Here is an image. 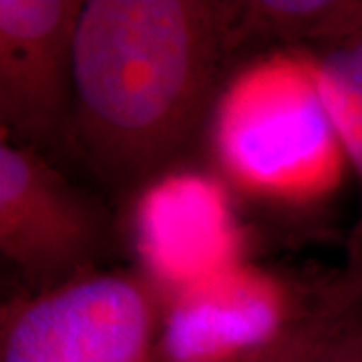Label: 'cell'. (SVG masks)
Instances as JSON below:
<instances>
[{
  "instance_id": "6da1fadb",
  "label": "cell",
  "mask_w": 362,
  "mask_h": 362,
  "mask_svg": "<svg viewBox=\"0 0 362 362\" xmlns=\"http://www.w3.org/2000/svg\"><path fill=\"white\" fill-rule=\"evenodd\" d=\"M238 0H85L69 151L121 204L183 163L233 65Z\"/></svg>"
},
{
  "instance_id": "7a4b0ae2",
  "label": "cell",
  "mask_w": 362,
  "mask_h": 362,
  "mask_svg": "<svg viewBox=\"0 0 362 362\" xmlns=\"http://www.w3.org/2000/svg\"><path fill=\"white\" fill-rule=\"evenodd\" d=\"M204 135L211 169L252 204L310 209L330 202L346 177V153L312 51L242 61L223 81Z\"/></svg>"
},
{
  "instance_id": "3957f363",
  "label": "cell",
  "mask_w": 362,
  "mask_h": 362,
  "mask_svg": "<svg viewBox=\"0 0 362 362\" xmlns=\"http://www.w3.org/2000/svg\"><path fill=\"white\" fill-rule=\"evenodd\" d=\"M326 322L320 284L246 262L169 300L156 362H304Z\"/></svg>"
},
{
  "instance_id": "277c9868",
  "label": "cell",
  "mask_w": 362,
  "mask_h": 362,
  "mask_svg": "<svg viewBox=\"0 0 362 362\" xmlns=\"http://www.w3.org/2000/svg\"><path fill=\"white\" fill-rule=\"evenodd\" d=\"M165 304L135 268L14 298L0 314V362H156Z\"/></svg>"
},
{
  "instance_id": "5b68a950",
  "label": "cell",
  "mask_w": 362,
  "mask_h": 362,
  "mask_svg": "<svg viewBox=\"0 0 362 362\" xmlns=\"http://www.w3.org/2000/svg\"><path fill=\"white\" fill-rule=\"evenodd\" d=\"M119 226L51 157L0 139V254L39 294L99 272Z\"/></svg>"
},
{
  "instance_id": "8992f818",
  "label": "cell",
  "mask_w": 362,
  "mask_h": 362,
  "mask_svg": "<svg viewBox=\"0 0 362 362\" xmlns=\"http://www.w3.org/2000/svg\"><path fill=\"white\" fill-rule=\"evenodd\" d=\"M235 199L214 169L177 163L147 181L123 204L133 268L169 302L250 262Z\"/></svg>"
},
{
  "instance_id": "52a82bcc",
  "label": "cell",
  "mask_w": 362,
  "mask_h": 362,
  "mask_svg": "<svg viewBox=\"0 0 362 362\" xmlns=\"http://www.w3.org/2000/svg\"><path fill=\"white\" fill-rule=\"evenodd\" d=\"M85 0H0V139L54 161L71 145Z\"/></svg>"
},
{
  "instance_id": "ba28073f",
  "label": "cell",
  "mask_w": 362,
  "mask_h": 362,
  "mask_svg": "<svg viewBox=\"0 0 362 362\" xmlns=\"http://www.w3.org/2000/svg\"><path fill=\"white\" fill-rule=\"evenodd\" d=\"M316 59L324 99L361 189V214L346 240L344 262L320 282V312L332 320L362 306V33L318 51Z\"/></svg>"
},
{
  "instance_id": "9c48e42d",
  "label": "cell",
  "mask_w": 362,
  "mask_h": 362,
  "mask_svg": "<svg viewBox=\"0 0 362 362\" xmlns=\"http://www.w3.org/2000/svg\"><path fill=\"white\" fill-rule=\"evenodd\" d=\"M361 33L362 0H238L232 52H318Z\"/></svg>"
},
{
  "instance_id": "30bf717a",
  "label": "cell",
  "mask_w": 362,
  "mask_h": 362,
  "mask_svg": "<svg viewBox=\"0 0 362 362\" xmlns=\"http://www.w3.org/2000/svg\"><path fill=\"white\" fill-rule=\"evenodd\" d=\"M304 362H362V306L324 324Z\"/></svg>"
}]
</instances>
